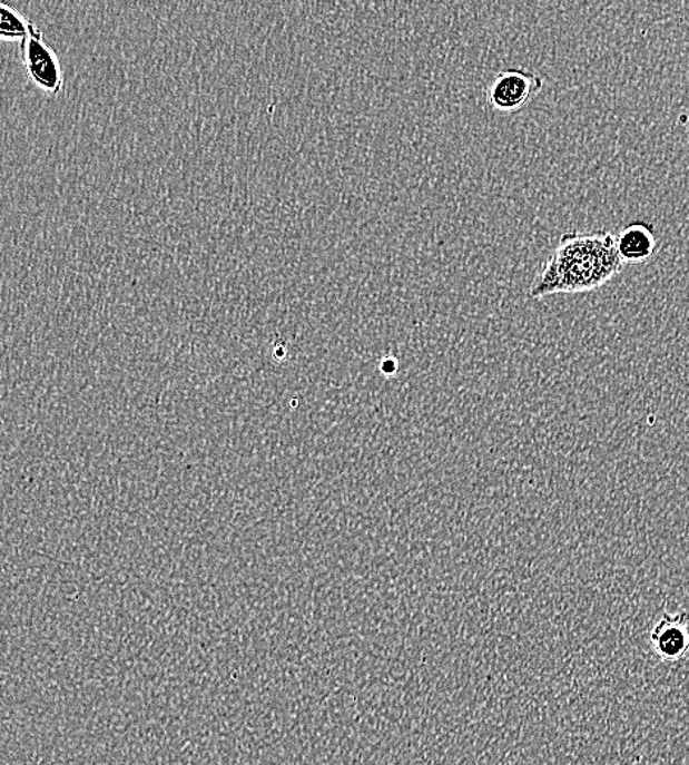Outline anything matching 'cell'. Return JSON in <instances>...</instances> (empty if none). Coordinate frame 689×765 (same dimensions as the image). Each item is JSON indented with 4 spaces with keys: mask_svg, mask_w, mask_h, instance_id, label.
Returning a JSON list of instances; mask_svg holds the SVG:
<instances>
[{
    "mask_svg": "<svg viewBox=\"0 0 689 765\" xmlns=\"http://www.w3.org/2000/svg\"><path fill=\"white\" fill-rule=\"evenodd\" d=\"M612 233L568 232L532 284V300L596 291L622 272Z\"/></svg>",
    "mask_w": 689,
    "mask_h": 765,
    "instance_id": "obj_1",
    "label": "cell"
},
{
    "mask_svg": "<svg viewBox=\"0 0 689 765\" xmlns=\"http://www.w3.org/2000/svg\"><path fill=\"white\" fill-rule=\"evenodd\" d=\"M22 66L26 75L46 95L57 96L63 90L66 77L61 61L52 46L45 40L43 31L36 27L20 41Z\"/></svg>",
    "mask_w": 689,
    "mask_h": 765,
    "instance_id": "obj_2",
    "label": "cell"
},
{
    "mask_svg": "<svg viewBox=\"0 0 689 765\" xmlns=\"http://www.w3.org/2000/svg\"><path fill=\"white\" fill-rule=\"evenodd\" d=\"M543 79L535 72L521 68H506L486 87V102L500 114L521 111L543 90Z\"/></svg>",
    "mask_w": 689,
    "mask_h": 765,
    "instance_id": "obj_3",
    "label": "cell"
},
{
    "mask_svg": "<svg viewBox=\"0 0 689 765\" xmlns=\"http://www.w3.org/2000/svg\"><path fill=\"white\" fill-rule=\"evenodd\" d=\"M650 644L661 661L678 663L686 658L689 648L687 612H665L651 629Z\"/></svg>",
    "mask_w": 689,
    "mask_h": 765,
    "instance_id": "obj_4",
    "label": "cell"
},
{
    "mask_svg": "<svg viewBox=\"0 0 689 765\" xmlns=\"http://www.w3.org/2000/svg\"><path fill=\"white\" fill-rule=\"evenodd\" d=\"M620 263L644 264L653 258L657 251V236L653 224L633 222L613 236Z\"/></svg>",
    "mask_w": 689,
    "mask_h": 765,
    "instance_id": "obj_5",
    "label": "cell"
},
{
    "mask_svg": "<svg viewBox=\"0 0 689 765\" xmlns=\"http://www.w3.org/2000/svg\"><path fill=\"white\" fill-rule=\"evenodd\" d=\"M36 24L27 20L16 8L0 2V40L21 41L36 29Z\"/></svg>",
    "mask_w": 689,
    "mask_h": 765,
    "instance_id": "obj_6",
    "label": "cell"
}]
</instances>
